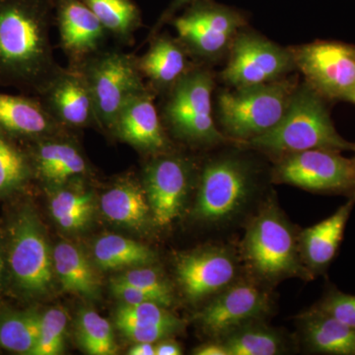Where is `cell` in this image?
I'll use <instances>...</instances> for the list:
<instances>
[{
    "label": "cell",
    "mask_w": 355,
    "mask_h": 355,
    "mask_svg": "<svg viewBox=\"0 0 355 355\" xmlns=\"http://www.w3.org/2000/svg\"><path fill=\"white\" fill-rule=\"evenodd\" d=\"M55 0H0V86L38 96L62 69L51 29Z\"/></svg>",
    "instance_id": "6da1fadb"
},
{
    "label": "cell",
    "mask_w": 355,
    "mask_h": 355,
    "mask_svg": "<svg viewBox=\"0 0 355 355\" xmlns=\"http://www.w3.org/2000/svg\"><path fill=\"white\" fill-rule=\"evenodd\" d=\"M327 102L304 80L300 81L282 121L270 132L237 146L272 161L312 149L355 151V144L336 130Z\"/></svg>",
    "instance_id": "7a4b0ae2"
},
{
    "label": "cell",
    "mask_w": 355,
    "mask_h": 355,
    "mask_svg": "<svg viewBox=\"0 0 355 355\" xmlns=\"http://www.w3.org/2000/svg\"><path fill=\"white\" fill-rule=\"evenodd\" d=\"M241 253L248 270L261 284L315 277L301 256L299 233L273 198L261 205L248 224Z\"/></svg>",
    "instance_id": "3957f363"
},
{
    "label": "cell",
    "mask_w": 355,
    "mask_h": 355,
    "mask_svg": "<svg viewBox=\"0 0 355 355\" xmlns=\"http://www.w3.org/2000/svg\"><path fill=\"white\" fill-rule=\"evenodd\" d=\"M216 72L196 64L168 92L161 96L159 113L174 139L188 146L214 148L233 144L219 130L214 116Z\"/></svg>",
    "instance_id": "277c9868"
},
{
    "label": "cell",
    "mask_w": 355,
    "mask_h": 355,
    "mask_svg": "<svg viewBox=\"0 0 355 355\" xmlns=\"http://www.w3.org/2000/svg\"><path fill=\"white\" fill-rule=\"evenodd\" d=\"M300 81L297 72L282 80L248 87L218 84L214 116L219 130L235 144L270 132L284 118Z\"/></svg>",
    "instance_id": "5b68a950"
},
{
    "label": "cell",
    "mask_w": 355,
    "mask_h": 355,
    "mask_svg": "<svg viewBox=\"0 0 355 355\" xmlns=\"http://www.w3.org/2000/svg\"><path fill=\"white\" fill-rule=\"evenodd\" d=\"M246 148H230L209 158L198 172V191L193 207L198 220L223 224L244 209L258 184L260 169L246 155Z\"/></svg>",
    "instance_id": "8992f818"
},
{
    "label": "cell",
    "mask_w": 355,
    "mask_h": 355,
    "mask_svg": "<svg viewBox=\"0 0 355 355\" xmlns=\"http://www.w3.org/2000/svg\"><path fill=\"white\" fill-rule=\"evenodd\" d=\"M250 14L216 0H196L169 24L195 64L214 69L225 62L238 34L250 25Z\"/></svg>",
    "instance_id": "52a82bcc"
},
{
    "label": "cell",
    "mask_w": 355,
    "mask_h": 355,
    "mask_svg": "<svg viewBox=\"0 0 355 355\" xmlns=\"http://www.w3.org/2000/svg\"><path fill=\"white\" fill-rule=\"evenodd\" d=\"M74 69L80 72L90 89L100 130L111 135L123 105L147 87L137 55L118 49H104Z\"/></svg>",
    "instance_id": "ba28073f"
},
{
    "label": "cell",
    "mask_w": 355,
    "mask_h": 355,
    "mask_svg": "<svg viewBox=\"0 0 355 355\" xmlns=\"http://www.w3.org/2000/svg\"><path fill=\"white\" fill-rule=\"evenodd\" d=\"M297 73L289 46H282L251 26L243 28L223 69L216 72L219 85L248 87L282 80Z\"/></svg>",
    "instance_id": "9c48e42d"
},
{
    "label": "cell",
    "mask_w": 355,
    "mask_h": 355,
    "mask_svg": "<svg viewBox=\"0 0 355 355\" xmlns=\"http://www.w3.org/2000/svg\"><path fill=\"white\" fill-rule=\"evenodd\" d=\"M272 184H289L311 193L355 195V158L326 149H312L273 160Z\"/></svg>",
    "instance_id": "30bf717a"
},
{
    "label": "cell",
    "mask_w": 355,
    "mask_h": 355,
    "mask_svg": "<svg viewBox=\"0 0 355 355\" xmlns=\"http://www.w3.org/2000/svg\"><path fill=\"white\" fill-rule=\"evenodd\" d=\"M298 73L327 101L345 100L355 86V44L314 41L291 46Z\"/></svg>",
    "instance_id": "8fae6325"
},
{
    "label": "cell",
    "mask_w": 355,
    "mask_h": 355,
    "mask_svg": "<svg viewBox=\"0 0 355 355\" xmlns=\"http://www.w3.org/2000/svg\"><path fill=\"white\" fill-rule=\"evenodd\" d=\"M191 159L174 151L153 156L144 171V188L155 225L167 227L181 216L197 174Z\"/></svg>",
    "instance_id": "7c38bea8"
},
{
    "label": "cell",
    "mask_w": 355,
    "mask_h": 355,
    "mask_svg": "<svg viewBox=\"0 0 355 355\" xmlns=\"http://www.w3.org/2000/svg\"><path fill=\"white\" fill-rule=\"evenodd\" d=\"M265 286L254 277L235 280L198 313L202 330L218 340L243 324L263 320L272 309V297Z\"/></svg>",
    "instance_id": "4fadbf2b"
},
{
    "label": "cell",
    "mask_w": 355,
    "mask_h": 355,
    "mask_svg": "<svg viewBox=\"0 0 355 355\" xmlns=\"http://www.w3.org/2000/svg\"><path fill=\"white\" fill-rule=\"evenodd\" d=\"M53 260L38 217L21 211L11 228L9 266L18 286L28 293H44L53 282Z\"/></svg>",
    "instance_id": "5bb4252c"
},
{
    "label": "cell",
    "mask_w": 355,
    "mask_h": 355,
    "mask_svg": "<svg viewBox=\"0 0 355 355\" xmlns=\"http://www.w3.org/2000/svg\"><path fill=\"white\" fill-rule=\"evenodd\" d=\"M176 277L184 296L198 302L216 295L237 280V258L228 247L202 248L178 258Z\"/></svg>",
    "instance_id": "9a60e30c"
},
{
    "label": "cell",
    "mask_w": 355,
    "mask_h": 355,
    "mask_svg": "<svg viewBox=\"0 0 355 355\" xmlns=\"http://www.w3.org/2000/svg\"><path fill=\"white\" fill-rule=\"evenodd\" d=\"M156 99L157 96L148 87L133 95L116 116L112 137L151 156L172 151V141Z\"/></svg>",
    "instance_id": "2e32d148"
},
{
    "label": "cell",
    "mask_w": 355,
    "mask_h": 355,
    "mask_svg": "<svg viewBox=\"0 0 355 355\" xmlns=\"http://www.w3.org/2000/svg\"><path fill=\"white\" fill-rule=\"evenodd\" d=\"M37 97L67 130L100 128L90 89L78 70L62 67Z\"/></svg>",
    "instance_id": "e0dca14e"
},
{
    "label": "cell",
    "mask_w": 355,
    "mask_h": 355,
    "mask_svg": "<svg viewBox=\"0 0 355 355\" xmlns=\"http://www.w3.org/2000/svg\"><path fill=\"white\" fill-rule=\"evenodd\" d=\"M55 26L71 69L106 49L108 31L81 0H55Z\"/></svg>",
    "instance_id": "ac0fdd59"
},
{
    "label": "cell",
    "mask_w": 355,
    "mask_h": 355,
    "mask_svg": "<svg viewBox=\"0 0 355 355\" xmlns=\"http://www.w3.org/2000/svg\"><path fill=\"white\" fill-rule=\"evenodd\" d=\"M147 43L148 50L137 57V65L147 87L161 97L197 64L169 33H158Z\"/></svg>",
    "instance_id": "d6986e66"
},
{
    "label": "cell",
    "mask_w": 355,
    "mask_h": 355,
    "mask_svg": "<svg viewBox=\"0 0 355 355\" xmlns=\"http://www.w3.org/2000/svg\"><path fill=\"white\" fill-rule=\"evenodd\" d=\"M0 130L11 137L38 140L67 135L37 96L0 92Z\"/></svg>",
    "instance_id": "ffe728a7"
},
{
    "label": "cell",
    "mask_w": 355,
    "mask_h": 355,
    "mask_svg": "<svg viewBox=\"0 0 355 355\" xmlns=\"http://www.w3.org/2000/svg\"><path fill=\"white\" fill-rule=\"evenodd\" d=\"M35 141L33 169L46 183L64 186L88 174L87 160L69 133Z\"/></svg>",
    "instance_id": "44dd1931"
},
{
    "label": "cell",
    "mask_w": 355,
    "mask_h": 355,
    "mask_svg": "<svg viewBox=\"0 0 355 355\" xmlns=\"http://www.w3.org/2000/svg\"><path fill=\"white\" fill-rule=\"evenodd\" d=\"M354 207L355 195L328 218L299 232L301 256L314 277L324 272L335 259Z\"/></svg>",
    "instance_id": "7402d4cb"
},
{
    "label": "cell",
    "mask_w": 355,
    "mask_h": 355,
    "mask_svg": "<svg viewBox=\"0 0 355 355\" xmlns=\"http://www.w3.org/2000/svg\"><path fill=\"white\" fill-rule=\"evenodd\" d=\"M308 349L317 354L355 355V329L312 308L298 318Z\"/></svg>",
    "instance_id": "603a6c76"
},
{
    "label": "cell",
    "mask_w": 355,
    "mask_h": 355,
    "mask_svg": "<svg viewBox=\"0 0 355 355\" xmlns=\"http://www.w3.org/2000/svg\"><path fill=\"white\" fill-rule=\"evenodd\" d=\"M101 209L109 220L135 229L144 228L151 212L144 184L132 177L121 178L105 191Z\"/></svg>",
    "instance_id": "cb8c5ba5"
},
{
    "label": "cell",
    "mask_w": 355,
    "mask_h": 355,
    "mask_svg": "<svg viewBox=\"0 0 355 355\" xmlns=\"http://www.w3.org/2000/svg\"><path fill=\"white\" fill-rule=\"evenodd\" d=\"M53 261L65 291L88 299L99 296L101 279L78 248L69 243H60L53 251Z\"/></svg>",
    "instance_id": "d4e9b609"
},
{
    "label": "cell",
    "mask_w": 355,
    "mask_h": 355,
    "mask_svg": "<svg viewBox=\"0 0 355 355\" xmlns=\"http://www.w3.org/2000/svg\"><path fill=\"white\" fill-rule=\"evenodd\" d=\"M119 44L132 46L144 27L141 9L135 0H81Z\"/></svg>",
    "instance_id": "484cf974"
},
{
    "label": "cell",
    "mask_w": 355,
    "mask_h": 355,
    "mask_svg": "<svg viewBox=\"0 0 355 355\" xmlns=\"http://www.w3.org/2000/svg\"><path fill=\"white\" fill-rule=\"evenodd\" d=\"M228 355H275L284 354L286 342L279 331L261 323L250 322L218 338Z\"/></svg>",
    "instance_id": "4316f807"
},
{
    "label": "cell",
    "mask_w": 355,
    "mask_h": 355,
    "mask_svg": "<svg viewBox=\"0 0 355 355\" xmlns=\"http://www.w3.org/2000/svg\"><path fill=\"white\" fill-rule=\"evenodd\" d=\"M96 263L104 270L144 266L156 261L150 248L118 235L99 238L94 246Z\"/></svg>",
    "instance_id": "83f0119b"
},
{
    "label": "cell",
    "mask_w": 355,
    "mask_h": 355,
    "mask_svg": "<svg viewBox=\"0 0 355 355\" xmlns=\"http://www.w3.org/2000/svg\"><path fill=\"white\" fill-rule=\"evenodd\" d=\"M41 319L35 313L6 318L0 323V345L18 354H31L38 343Z\"/></svg>",
    "instance_id": "f1b7e54d"
},
{
    "label": "cell",
    "mask_w": 355,
    "mask_h": 355,
    "mask_svg": "<svg viewBox=\"0 0 355 355\" xmlns=\"http://www.w3.org/2000/svg\"><path fill=\"white\" fill-rule=\"evenodd\" d=\"M10 137L0 130V193L21 188L34 172L32 161Z\"/></svg>",
    "instance_id": "f546056e"
},
{
    "label": "cell",
    "mask_w": 355,
    "mask_h": 355,
    "mask_svg": "<svg viewBox=\"0 0 355 355\" xmlns=\"http://www.w3.org/2000/svg\"><path fill=\"white\" fill-rule=\"evenodd\" d=\"M79 343L91 355L116 354V342L111 324L93 310H83L77 323Z\"/></svg>",
    "instance_id": "4dcf8cb0"
},
{
    "label": "cell",
    "mask_w": 355,
    "mask_h": 355,
    "mask_svg": "<svg viewBox=\"0 0 355 355\" xmlns=\"http://www.w3.org/2000/svg\"><path fill=\"white\" fill-rule=\"evenodd\" d=\"M114 322L119 324L139 327L171 326L184 329L183 321L174 316L166 307L157 303L123 304L116 310Z\"/></svg>",
    "instance_id": "1f68e13d"
},
{
    "label": "cell",
    "mask_w": 355,
    "mask_h": 355,
    "mask_svg": "<svg viewBox=\"0 0 355 355\" xmlns=\"http://www.w3.org/2000/svg\"><path fill=\"white\" fill-rule=\"evenodd\" d=\"M93 210L94 196L85 189L81 179L70 182L69 187L60 186L51 196V212L55 221L74 214H92Z\"/></svg>",
    "instance_id": "d6a6232c"
},
{
    "label": "cell",
    "mask_w": 355,
    "mask_h": 355,
    "mask_svg": "<svg viewBox=\"0 0 355 355\" xmlns=\"http://www.w3.org/2000/svg\"><path fill=\"white\" fill-rule=\"evenodd\" d=\"M67 316L62 308H51L42 316L38 343L31 355H58L64 352Z\"/></svg>",
    "instance_id": "836d02e7"
},
{
    "label": "cell",
    "mask_w": 355,
    "mask_h": 355,
    "mask_svg": "<svg viewBox=\"0 0 355 355\" xmlns=\"http://www.w3.org/2000/svg\"><path fill=\"white\" fill-rule=\"evenodd\" d=\"M112 280L137 287L153 294L165 307H169L174 302V293L169 282L163 277L162 273L153 268L137 266Z\"/></svg>",
    "instance_id": "e575fe53"
},
{
    "label": "cell",
    "mask_w": 355,
    "mask_h": 355,
    "mask_svg": "<svg viewBox=\"0 0 355 355\" xmlns=\"http://www.w3.org/2000/svg\"><path fill=\"white\" fill-rule=\"evenodd\" d=\"M313 308L355 329V295L333 287Z\"/></svg>",
    "instance_id": "d590c367"
},
{
    "label": "cell",
    "mask_w": 355,
    "mask_h": 355,
    "mask_svg": "<svg viewBox=\"0 0 355 355\" xmlns=\"http://www.w3.org/2000/svg\"><path fill=\"white\" fill-rule=\"evenodd\" d=\"M123 335L132 342L157 343L170 336L175 335L183 329L171 326L139 327L132 324H119L116 326Z\"/></svg>",
    "instance_id": "8d00e7d4"
},
{
    "label": "cell",
    "mask_w": 355,
    "mask_h": 355,
    "mask_svg": "<svg viewBox=\"0 0 355 355\" xmlns=\"http://www.w3.org/2000/svg\"><path fill=\"white\" fill-rule=\"evenodd\" d=\"M112 291L116 298L120 299L123 304L133 305L153 302L162 305L160 300L153 294L137 288V287L128 286V284L113 282V280H112Z\"/></svg>",
    "instance_id": "74e56055"
},
{
    "label": "cell",
    "mask_w": 355,
    "mask_h": 355,
    "mask_svg": "<svg viewBox=\"0 0 355 355\" xmlns=\"http://www.w3.org/2000/svg\"><path fill=\"white\" fill-rule=\"evenodd\" d=\"M196 0H171L168 6L166 7L163 12L159 16L157 21L155 24L153 25V29L149 31L148 36H147L146 42L149 41L153 37L157 35L158 33L162 31L163 27L165 25H168L170 21L177 15L178 13L181 12L182 10L189 6V4L193 3Z\"/></svg>",
    "instance_id": "f35d334b"
},
{
    "label": "cell",
    "mask_w": 355,
    "mask_h": 355,
    "mask_svg": "<svg viewBox=\"0 0 355 355\" xmlns=\"http://www.w3.org/2000/svg\"><path fill=\"white\" fill-rule=\"evenodd\" d=\"M193 354L197 355H228L227 350L223 343L219 340H214L212 342L203 343L195 350Z\"/></svg>",
    "instance_id": "ab89813d"
},
{
    "label": "cell",
    "mask_w": 355,
    "mask_h": 355,
    "mask_svg": "<svg viewBox=\"0 0 355 355\" xmlns=\"http://www.w3.org/2000/svg\"><path fill=\"white\" fill-rule=\"evenodd\" d=\"M183 354L179 343L175 340L164 338L155 345V355H181Z\"/></svg>",
    "instance_id": "60d3db41"
},
{
    "label": "cell",
    "mask_w": 355,
    "mask_h": 355,
    "mask_svg": "<svg viewBox=\"0 0 355 355\" xmlns=\"http://www.w3.org/2000/svg\"><path fill=\"white\" fill-rule=\"evenodd\" d=\"M130 355H155V345L150 343H137L128 352Z\"/></svg>",
    "instance_id": "b9f144b4"
},
{
    "label": "cell",
    "mask_w": 355,
    "mask_h": 355,
    "mask_svg": "<svg viewBox=\"0 0 355 355\" xmlns=\"http://www.w3.org/2000/svg\"><path fill=\"white\" fill-rule=\"evenodd\" d=\"M345 101L352 103V104L355 105V86L349 95L345 97Z\"/></svg>",
    "instance_id": "7bdbcfd3"
},
{
    "label": "cell",
    "mask_w": 355,
    "mask_h": 355,
    "mask_svg": "<svg viewBox=\"0 0 355 355\" xmlns=\"http://www.w3.org/2000/svg\"><path fill=\"white\" fill-rule=\"evenodd\" d=\"M3 259H2L1 252H0V287H1L2 275H3Z\"/></svg>",
    "instance_id": "ee69618b"
}]
</instances>
